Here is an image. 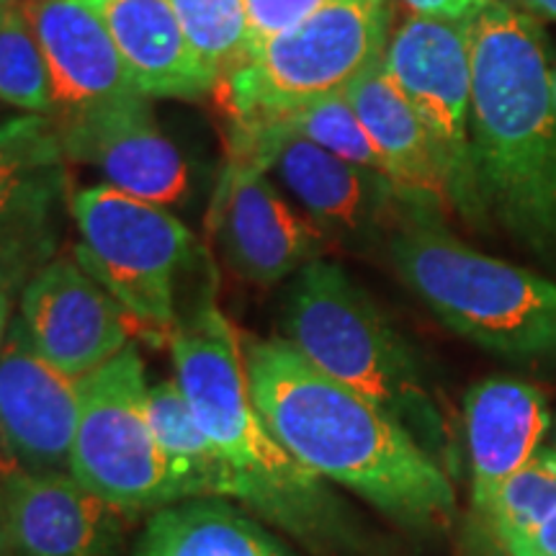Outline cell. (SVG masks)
Masks as SVG:
<instances>
[{
	"instance_id": "obj_1",
	"label": "cell",
	"mask_w": 556,
	"mask_h": 556,
	"mask_svg": "<svg viewBox=\"0 0 556 556\" xmlns=\"http://www.w3.org/2000/svg\"><path fill=\"white\" fill-rule=\"evenodd\" d=\"M242 348L255 407L299 464L366 500L405 531L435 533L451 526V475L397 417L317 368L287 338H248Z\"/></svg>"
},
{
	"instance_id": "obj_2",
	"label": "cell",
	"mask_w": 556,
	"mask_h": 556,
	"mask_svg": "<svg viewBox=\"0 0 556 556\" xmlns=\"http://www.w3.org/2000/svg\"><path fill=\"white\" fill-rule=\"evenodd\" d=\"M471 155L482 225L556 263V73L539 21L507 0L471 18Z\"/></svg>"
},
{
	"instance_id": "obj_3",
	"label": "cell",
	"mask_w": 556,
	"mask_h": 556,
	"mask_svg": "<svg viewBox=\"0 0 556 556\" xmlns=\"http://www.w3.org/2000/svg\"><path fill=\"white\" fill-rule=\"evenodd\" d=\"M168 345L178 387L232 471L235 503L317 556L361 552L366 536L353 507L263 422L250 394L240 332L214 299L176 319Z\"/></svg>"
},
{
	"instance_id": "obj_4",
	"label": "cell",
	"mask_w": 556,
	"mask_h": 556,
	"mask_svg": "<svg viewBox=\"0 0 556 556\" xmlns=\"http://www.w3.org/2000/svg\"><path fill=\"white\" fill-rule=\"evenodd\" d=\"M283 338L332 379L397 417L451 477L456 475V441L426 368L343 266L319 258L299 270L283 302Z\"/></svg>"
},
{
	"instance_id": "obj_5",
	"label": "cell",
	"mask_w": 556,
	"mask_h": 556,
	"mask_svg": "<svg viewBox=\"0 0 556 556\" xmlns=\"http://www.w3.org/2000/svg\"><path fill=\"white\" fill-rule=\"evenodd\" d=\"M387 253L405 287L458 338L510 364L556 368L552 278L479 253L428 206L402 214Z\"/></svg>"
},
{
	"instance_id": "obj_6",
	"label": "cell",
	"mask_w": 556,
	"mask_h": 556,
	"mask_svg": "<svg viewBox=\"0 0 556 556\" xmlns=\"http://www.w3.org/2000/svg\"><path fill=\"white\" fill-rule=\"evenodd\" d=\"M389 0H332L296 29L263 41L225 83L232 124L258 127L345 93L384 58Z\"/></svg>"
},
{
	"instance_id": "obj_7",
	"label": "cell",
	"mask_w": 556,
	"mask_h": 556,
	"mask_svg": "<svg viewBox=\"0 0 556 556\" xmlns=\"http://www.w3.org/2000/svg\"><path fill=\"white\" fill-rule=\"evenodd\" d=\"M70 214L80 232L75 258L139 328L170 336L176 278L191 261L193 235L168 208L114 186L73 193Z\"/></svg>"
},
{
	"instance_id": "obj_8",
	"label": "cell",
	"mask_w": 556,
	"mask_h": 556,
	"mask_svg": "<svg viewBox=\"0 0 556 556\" xmlns=\"http://www.w3.org/2000/svg\"><path fill=\"white\" fill-rule=\"evenodd\" d=\"M70 475L129 518L178 503L152 428L150 384L137 345L80 379Z\"/></svg>"
},
{
	"instance_id": "obj_9",
	"label": "cell",
	"mask_w": 556,
	"mask_h": 556,
	"mask_svg": "<svg viewBox=\"0 0 556 556\" xmlns=\"http://www.w3.org/2000/svg\"><path fill=\"white\" fill-rule=\"evenodd\" d=\"M384 67L433 137L451 212L482 227L471 155V18L413 13L389 37Z\"/></svg>"
},
{
	"instance_id": "obj_10",
	"label": "cell",
	"mask_w": 556,
	"mask_h": 556,
	"mask_svg": "<svg viewBox=\"0 0 556 556\" xmlns=\"http://www.w3.org/2000/svg\"><path fill=\"white\" fill-rule=\"evenodd\" d=\"M229 148L232 155L255 160L274 173L325 238L368 245L384 235L389 238L407 208L422 206L379 173L348 163L274 124H232Z\"/></svg>"
},
{
	"instance_id": "obj_11",
	"label": "cell",
	"mask_w": 556,
	"mask_h": 556,
	"mask_svg": "<svg viewBox=\"0 0 556 556\" xmlns=\"http://www.w3.org/2000/svg\"><path fill=\"white\" fill-rule=\"evenodd\" d=\"M58 119L0 116V287L16 296L58 258L73 193Z\"/></svg>"
},
{
	"instance_id": "obj_12",
	"label": "cell",
	"mask_w": 556,
	"mask_h": 556,
	"mask_svg": "<svg viewBox=\"0 0 556 556\" xmlns=\"http://www.w3.org/2000/svg\"><path fill=\"white\" fill-rule=\"evenodd\" d=\"M229 268L250 283L268 287L319 261L325 235L270 184L255 160L229 157L217 186L212 219Z\"/></svg>"
},
{
	"instance_id": "obj_13",
	"label": "cell",
	"mask_w": 556,
	"mask_h": 556,
	"mask_svg": "<svg viewBox=\"0 0 556 556\" xmlns=\"http://www.w3.org/2000/svg\"><path fill=\"white\" fill-rule=\"evenodd\" d=\"M18 323L41 356L73 379L119 356L137 325L78 258H54L26 283Z\"/></svg>"
},
{
	"instance_id": "obj_14",
	"label": "cell",
	"mask_w": 556,
	"mask_h": 556,
	"mask_svg": "<svg viewBox=\"0 0 556 556\" xmlns=\"http://www.w3.org/2000/svg\"><path fill=\"white\" fill-rule=\"evenodd\" d=\"M80 379L50 364L13 317L0 345V446L16 469L70 475Z\"/></svg>"
},
{
	"instance_id": "obj_15",
	"label": "cell",
	"mask_w": 556,
	"mask_h": 556,
	"mask_svg": "<svg viewBox=\"0 0 556 556\" xmlns=\"http://www.w3.org/2000/svg\"><path fill=\"white\" fill-rule=\"evenodd\" d=\"M58 127L70 163L93 165L114 189L160 206L189 193V165L155 124L148 96L62 116Z\"/></svg>"
},
{
	"instance_id": "obj_16",
	"label": "cell",
	"mask_w": 556,
	"mask_h": 556,
	"mask_svg": "<svg viewBox=\"0 0 556 556\" xmlns=\"http://www.w3.org/2000/svg\"><path fill=\"white\" fill-rule=\"evenodd\" d=\"M13 556H119L129 516L73 475L13 469L0 477Z\"/></svg>"
},
{
	"instance_id": "obj_17",
	"label": "cell",
	"mask_w": 556,
	"mask_h": 556,
	"mask_svg": "<svg viewBox=\"0 0 556 556\" xmlns=\"http://www.w3.org/2000/svg\"><path fill=\"white\" fill-rule=\"evenodd\" d=\"M21 11L45 58L52 116L139 96L109 29L83 0H26Z\"/></svg>"
},
{
	"instance_id": "obj_18",
	"label": "cell",
	"mask_w": 556,
	"mask_h": 556,
	"mask_svg": "<svg viewBox=\"0 0 556 556\" xmlns=\"http://www.w3.org/2000/svg\"><path fill=\"white\" fill-rule=\"evenodd\" d=\"M464 441L471 471V505L490 518L507 479L523 467L552 428V407L536 384L513 377L477 381L464 397Z\"/></svg>"
},
{
	"instance_id": "obj_19",
	"label": "cell",
	"mask_w": 556,
	"mask_h": 556,
	"mask_svg": "<svg viewBox=\"0 0 556 556\" xmlns=\"http://www.w3.org/2000/svg\"><path fill=\"white\" fill-rule=\"evenodd\" d=\"M106 26L131 80L144 96L199 99L212 90L168 0H83Z\"/></svg>"
},
{
	"instance_id": "obj_20",
	"label": "cell",
	"mask_w": 556,
	"mask_h": 556,
	"mask_svg": "<svg viewBox=\"0 0 556 556\" xmlns=\"http://www.w3.org/2000/svg\"><path fill=\"white\" fill-rule=\"evenodd\" d=\"M361 124L389 165V178L417 204L451 212L441 155L417 111L389 78L384 58L364 70L345 90Z\"/></svg>"
},
{
	"instance_id": "obj_21",
	"label": "cell",
	"mask_w": 556,
	"mask_h": 556,
	"mask_svg": "<svg viewBox=\"0 0 556 556\" xmlns=\"http://www.w3.org/2000/svg\"><path fill=\"white\" fill-rule=\"evenodd\" d=\"M131 556H299L258 516L225 497L178 500L150 513Z\"/></svg>"
},
{
	"instance_id": "obj_22",
	"label": "cell",
	"mask_w": 556,
	"mask_h": 556,
	"mask_svg": "<svg viewBox=\"0 0 556 556\" xmlns=\"http://www.w3.org/2000/svg\"><path fill=\"white\" fill-rule=\"evenodd\" d=\"M150 417L178 500L225 497L235 503L232 471L212 438L201 430L176 379L150 384Z\"/></svg>"
},
{
	"instance_id": "obj_23",
	"label": "cell",
	"mask_w": 556,
	"mask_h": 556,
	"mask_svg": "<svg viewBox=\"0 0 556 556\" xmlns=\"http://www.w3.org/2000/svg\"><path fill=\"white\" fill-rule=\"evenodd\" d=\"M191 50L214 83H225L250 60L248 0H168Z\"/></svg>"
},
{
	"instance_id": "obj_24",
	"label": "cell",
	"mask_w": 556,
	"mask_h": 556,
	"mask_svg": "<svg viewBox=\"0 0 556 556\" xmlns=\"http://www.w3.org/2000/svg\"><path fill=\"white\" fill-rule=\"evenodd\" d=\"M556 513V448L541 446L528 462L500 486L486 526L500 546L510 548L516 541Z\"/></svg>"
},
{
	"instance_id": "obj_25",
	"label": "cell",
	"mask_w": 556,
	"mask_h": 556,
	"mask_svg": "<svg viewBox=\"0 0 556 556\" xmlns=\"http://www.w3.org/2000/svg\"><path fill=\"white\" fill-rule=\"evenodd\" d=\"M270 124L278 129H287L296 137L309 139V142L319 144V148L332 152V155L348 160V163L361 165V168H368L389 178L387 160L381 157L374 139L368 137V131L364 129V124H361L358 114L353 111L345 93L328 96V99L309 103V106L299 109L294 114ZM258 127H263V124H258Z\"/></svg>"
},
{
	"instance_id": "obj_26",
	"label": "cell",
	"mask_w": 556,
	"mask_h": 556,
	"mask_svg": "<svg viewBox=\"0 0 556 556\" xmlns=\"http://www.w3.org/2000/svg\"><path fill=\"white\" fill-rule=\"evenodd\" d=\"M0 103H9L21 114L52 116L45 58L29 18L21 9L0 16Z\"/></svg>"
},
{
	"instance_id": "obj_27",
	"label": "cell",
	"mask_w": 556,
	"mask_h": 556,
	"mask_svg": "<svg viewBox=\"0 0 556 556\" xmlns=\"http://www.w3.org/2000/svg\"><path fill=\"white\" fill-rule=\"evenodd\" d=\"M328 3H332V0H248L253 50L263 41L278 37V34L296 29L299 24L315 16Z\"/></svg>"
},
{
	"instance_id": "obj_28",
	"label": "cell",
	"mask_w": 556,
	"mask_h": 556,
	"mask_svg": "<svg viewBox=\"0 0 556 556\" xmlns=\"http://www.w3.org/2000/svg\"><path fill=\"white\" fill-rule=\"evenodd\" d=\"M413 13L443 18H475L490 0H402Z\"/></svg>"
},
{
	"instance_id": "obj_29",
	"label": "cell",
	"mask_w": 556,
	"mask_h": 556,
	"mask_svg": "<svg viewBox=\"0 0 556 556\" xmlns=\"http://www.w3.org/2000/svg\"><path fill=\"white\" fill-rule=\"evenodd\" d=\"M510 556H556V513L548 520H544L536 531L516 541L507 548Z\"/></svg>"
},
{
	"instance_id": "obj_30",
	"label": "cell",
	"mask_w": 556,
	"mask_h": 556,
	"mask_svg": "<svg viewBox=\"0 0 556 556\" xmlns=\"http://www.w3.org/2000/svg\"><path fill=\"white\" fill-rule=\"evenodd\" d=\"M11 302H13V296L3 287H0V345H3V340H5V336H9V328L13 323Z\"/></svg>"
},
{
	"instance_id": "obj_31",
	"label": "cell",
	"mask_w": 556,
	"mask_h": 556,
	"mask_svg": "<svg viewBox=\"0 0 556 556\" xmlns=\"http://www.w3.org/2000/svg\"><path fill=\"white\" fill-rule=\"evenodd\" d=\"M523 9L533 16H544L556 21V0H520Z\"/></svg>"
},
{
	"instance_id": "obj_32",
	"label": "cell",
	"mask_w": 556,
	"mask_h": 556,
	"mask_svg": "<svg viewBox=\"0 0 556 556\" xmlns=\"http://www.w3.org/2000/svg\"><path fill=\"white\" fill-rule=\"evenodd\" d=\"M0 556H13L11 554V541H9V528H5L3 505H0Z\"/></svg>"
},
{
	"instance_id": "obj_33",
	"label": "cell",
	"mask_w": 556,
	"mask_h": 556,
	"mask_svg": "<svg viewBox=\"0 0 556 556\" xmlns=\"http://www.w3.org/2000/svg\"><path fill=\"white\" fill-rule=\"evenodd\" d=\"M13 469H16V464L11 462L9 454H5V451H3V446H0V477H5Z\"/></svg>"
},
{
	"instance_id": "obj_34",
	"label": "cell",
	"mask_w": 556,
	"mask_h": 556,
	"mask_svg": "<svg viewBox=\"0 0 556 556\" xmlns=\"http://www.w3.org/2000/svg\"><path fill=\"white\" fill-rule=\"evenodd\" d=\"M26 0H0V16H3L5 11H13V9H21Z\"/></svg>"
},
{
	"instance_id": "obj_35",
	"label": "cell",
	"mask_w": 556,
	"mask_h": 556,
	"mask_svg": "<svg viewBox=\"0 0 556 556\" xmlns=\"http://www.w3.org/2000/svg\"><path fill=\"white\" fill-rule=\"evenodd\" d=\"M554 426H556V420H554Z\"/></svg>"
}]
</instances>
